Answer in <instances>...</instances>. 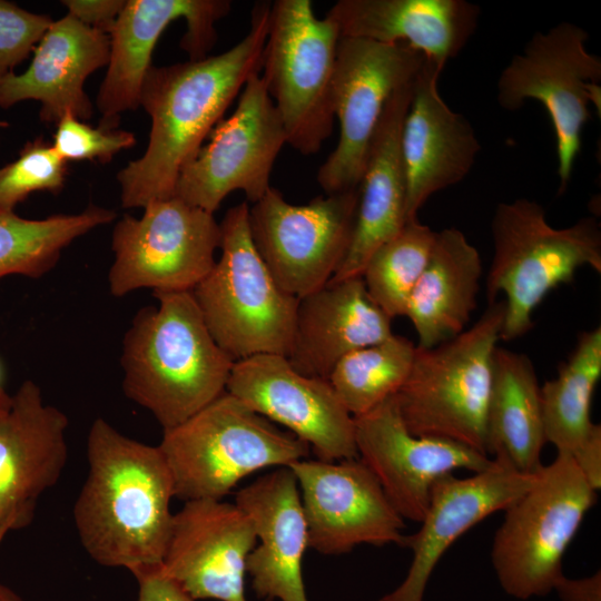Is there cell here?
Instances as JSON below:
<instances>
[{
  "instance_id": "obj_1",
  "label": "cell",
  "mask_w": 601,
  "mask_h": 601,
  "mask_svg": "<svg viewBox=\"0 0 601 601\" xmlns=\"http://www.w3.org/2000/svg\"><path fill=\"white\" fill-rule=\"evenodd\" d=\"M270 1L255 3L248 33L227 51L199 60L151 67L140 105L151 118L145 154L118 173L125 208L145 207L175 197L183 168L248 78L263 62Z\"/></svg>"
},
{
  "instance_id": "obj_2",
  "label": "cell",
  "mask_w": 601,
  "mask_h": 601,
  "mask_svg": "<svg viewBox=\"0 0 601 601\" xmlns=\"http://www.w3.org/2000/svg\"><path fill=\"white\" fill-rule=\"evenodd\" d=\"M87 459L88 474L72 512L86 552L135 578L160 568L175 494L158 445L127 437L97 418L89 430Z\"/></svg>"
},
{
  "instance_id": "obj_3",
  "label": "cell",
  "mask_w": 601,
  "mask_h": 601,
  "mask_svg": "<svg viewBox=\"0 0 601 601\" xmlns=\"http://www.w3.org/2000/svg\"><path fill=\"white\" fill-rule=\"evenodd\" d=\"M124 338V392L171 428L224 392L235 361L210 335L191 292H156Z\"/></svg>"
},
{
  "instance_id": "obj_4",
  "label": "cell",
  "mask_w": 601,
  "mask_h": 601,
  "mask_svg": "<svg viewBox=\"0 0 601 601\" xmlns=\"http://www.w3.org/2000/svg\"><path fill=\"white\" fill-rule=\"evenodd\" d=\"M504 316V300H496L460 335L434 347L416 346L410 374L394 395L412 434L451 440L489 456L493 355Z\"/></svg>"
},
{
  "instance_id": "obj_5",
  "label": "cell",
  "mask_w": 601,
  "mask_h": 601,
  "mask_svg": "<svg viewBox=\"0 0 601 601\" xmlns=\"http://www.w3.org/2000/svg\"><path fill=\"white\" fill-rule=\"evenodd\" d=\"M491 233L494 255L486 297L490 305L499 294L505 295L503 341L531 329L538 305L552 289L571 283L579 268L589 266L601 273V229L593 217L555 228L540 204L518 198L497 205Z\"/></svg>"
},
{
  "instance_id": "obj_6",
  "label": "cell",
  "mask_w": 601,
  "mask_h": 601,
  "mask_svg": "<svg viewBox=\"0 0 601 601\" xmlns=\"http://www.w3.org/2000/svg\"><path fill=\"white\" fill-rule=\"evenodd\" d=\"M169 469L175 497L221 500L244 477L288 466L309 446L224 392L183 423L164 430L158 445Z\"/></svg>"
},
{
  "instance_id": "obj_7",
  "label": "cell",
  "mask_w": 601,
  "mask_h": 601,
  "mask_svg": "<svg viewBox=\"0 0 601 601\" xmlns=\"http://www.w3.org/2000/svg\"><path fill=\"white\" fill-rule=\"evenodd\" d=\"M220 227V258L191 290L217 345L234 361L287 356L298 298L284 292L252 239L249 207L229 208Z\"/></svg>"
},
{
  "instance_id": "obj_8",
  "label": "cell",
  "mask_w": 601,
  "mask_h": 601,
  "mask_svg": "<svg viewBox=\"0 0 601 601\" xmlns=\"http://www.w3.org/2000/svg\"><path fill=\"white\" fill-rule=\"evenodd\" d=\"M597 502L569 454L543 465L529 490L505 510L491 549L504 592L520 600L545 597L563 575L562 560Z\"/></svg>"
},
{
  "instance_id": "obj_9",
  "label": "cell",
  "mask_w": 601,
  "mask_h": 601,
  "mask_svg": "<svg viewBox=\"0 0 601 601\" xmlns=\"http://www.w3.org/2000/svg\"><path fill=\"white\" fill-rule=\"evenodd\" d=\"M337 26L318 19L311 0L272 2L260 76L285 128L287 144L316 154L334 124Z\"/></svg>"
},
{
  "instance_id": "obj_10",
  "label": "cell",
  "mask_w": 601,
  "mask_h": 601,
  "mask_svg": "<svg viewBox=\"0 0 601 601\" xmlns=\"http://www.w3.org/2000/svg\"><path fill=\"white\" fill-rule=\"evenodd\" d=\"M588 39L583 28L568 21L536 31L502 70L496 85L497 104L508 111L528 100L545 108L555 134L559 194L571 179L590 106L600 112L601 59L588 51Z\"/></svg>"
},
{
  "instance_id": "obj_11",
  "label": "cell",
  "mask_w": 601,
  "mask_h": 601,
  "mask_svg": "<svg viewBox=\"0 0 601 601\" xmlns=\"http://www.w3.org/2000/svg\"><path fill=\"white\" fill-rule=\"evenodd\" d=\"M219 245L213 214L176 196L149 203L140 218L125 215L115 225L110 293L121 297L144 287L191 292L214 267Z\"/></svg>"
},
{
  "instance_id": "obj_12",
  "label": "cell",
  "mask_w": 601,
  "mask_h": 601,
  "mask_svg": "<svg viewBox=\"0 0 601 601\" xmlns=\"http://www.w3.org/2000/svg\"><path fill=\"white\" fill-rule=\"evenodd\" d=\"M359 187L289 204L269 187L249 208L253 243L279 287L300 298L328 283L352 242Z\"/></svg>"
},
{
  "instance_id": "obj_13",
  "label": "cell",
  "mask_w": 601,
  "mask_h": 601,
  "mask_svg": "<svg viewBox=\"0 0 601 601\" xmlns=\"http://www.w3.org/2000/svg\"><path fill=\"white\" fill-rule=\"evenodd\" d=\"M425 56L405 43L339 37L333 79L339 140L317 171L326 195L359 187L368 148L390 96L418 73Z\"/></svg>"
},
{
  "instance_id": "obj_14",
  "label": "cell",
  "mask_w": 601,
  "mask_h": 601,
  "mask_svg": "<svg viewBox=\"0 0 601 601\" xmlns=\"http://www.w3.org/2000/svg\"><path fill=\"white\" fill-rule=\"evenodd\" d=\"M208 139L180 171L175 196L210 214L236 190L253 204L258 201L270 187L275 160L287 144L259 72L248 78L235 111L218 121Z\"/></svg>"
},
{
  "instance_id": "obj_15",
  "label": "cell",
  "mask_w": 601,
  "mask_h": 601,
  "mask_svg": "<svg viewBox=\"0 0 601 601\" xmlns=\"http://www.w3.org/2000/svg\"><path fill=\"white\" fill-rule=\"evenodd\" d=\"M288 467L297 480L308 548L333 555L359 544L405 546L404 519L362 460H298Z\"/></svg>"
},
{
  "instance_id": "obj_16",
  "label": "cell",
  "mask_w": 601,
  "mask_h": 601,
  "mask_svg": "<svg viewBox=\"0 0 601 601\" xmlns=\"http://www.w3.org/2000/svg\"><path fill=\"white\" fill-rule=\"evenodd\" d=\"M226 391L287 427L317 460L358 457L354 417L329 381L298 373L286 356L259 354L235 361Z\"/></svg>"
},
{
  "instance_id": "obj_17",
  "label": "cell",
  "mask_w": 601,
  "mask_h": 601,
  "mask_svg": "<svg viewBox=\"0 0 601 601\" xmlns=\"http://www.w3.org/2000/svg\"><path fill=\"white\" fill-rule=\"evenodd\" d=\"M354 421L358 459L376 476L403 519L423 520L432 490L443 476L459 469L482 472L493 463L457 442L412 434L394 395Z\"/></svg>"
},
{
  "instance_id": "obj_18",
  "label": "cell",
  "mask_w": 601,
  "mask_h": 601,
  "mask_svg": "<svg viewBox=\"0 0 601 601\" xmlns=\"http://www.w3.org/2000/svg\"><path fill=\"white\" fill-rule=\"evenodd\" d=\"M226 0H129L110 32V53L97 106L102 115L99 126L114 129L121 112L140 105L151 53L166 27L184 18L187 32L181 48L190 60L206 57L216 40L214 24L228 14Z\"/></svg>"
},
{
  "instance_id": "obj_19",
  "label": "cell",
  "mask_w": 601,
  "mask_h": 601,
  "mask_svg": "<svg viewBox=\"0 0 601 601\" xmlns=\"http://www.w3.org/2000/svg\"><path fill=\"white\" fill-rule=\"evenodd\" d=\"M256 543L252 520L236 504L187 501L174 514L160 570L195 601H247L246 562Z\"/></svg>"
},
{
  "instance_id": "obj_20",
  "label": "cell",
  "mask_w": 601,
  "mask_h": 601,
  "mask_svg": "<svg viewBox=\"0 0 601 601\" xmlns=\"http://www.w3.org/2000/svg\"><path fill=\"white\" fill-rule=\"evenodd\" d=\"M69 422L24 381L0 406V525L19 530L33 519L39 497L59 481L68 460Z\"/></svg>"
},
{
  "instance_id": "obj_21",
  "label": "cell",
  "mask_w": 601,
  "mask_h": 601,
  "mask_svg": "<svg viewBox=\"0 0 601 601\" xmlns=\"http://www.w3.org/2000/svg\"><path fill=\"white\" fill-rule=\"evenodd\" d=\"M535 474L515 470L496 455L490 467L464 479L449 474L431 494L420 530L406 536L413 560L403 582L380 601H423L430 577L446 550L489 515L504 511L532 485Z\"/></svg>"
},
{
  "instance_id": "obj_22",
  "label": "cell",
  "mask_w": 601,
  "mask_h": 601,
  "mask_svg": "<svg viewBox=\"0 0 601 601\" xmlns=\"http://www.w3.org/2000/svg\"><path fill=\"white\" fill-rule=\"evenodd\" d=\"M445 62L425 58L414 81L402 130L406 170V221L435 193L463 180L481 144L469 119L452 110L439 90Z\"/></svg>"
},
{
  "instance_id": "obj_23",
  "label": "cell",
  "mask_w": 601,
  "mask_h": 601,
  "mask_svg": "<svg viewBox=\"0 0 601 601\" xmlns=\"http://www.w3.org/2000/svg\"><path fill=\"white\" fill-rule=\"evenodd\" d=\"M235 504L257 538L246 562L253 591L268 601H307L302 573L307 526L294 472L282 466L260 476L236 493Z\"/></svg>"
},
{
  "instance_id": "obj_24",
  "label": "cell",
  "mask_w": 601,
  "mask_h": 601,
  "mask_svg": "<svg viewBox=\"0 0 601 601\" xmlns=\"http://www.w3.org/2000/svg\"><path fill=\"white\" fill-rule=\"evenodd\" d=\"M109 35L86 26L71 14L52 21L28 69L0 80V107L32 99L41 102L40 118L58 122L66 114L88 119L92 106L83 90L87 77L108 65Z\"/></svg>"
},
{
  "instance_id": "obj_25",
  "label": "cell",
  "mask_w": 601,
  "mask_h": 601,
  "mask_svg": "<svg viewBox=\"0 0 601 601\" xmlns=\"http://www.w3.org/2000/svg\"><path fill=\"white\" fill-rule=\"evenodd\" d=\"M393 335L392 319L370 296L362 276L329 280L298 298L289 364L328 380L345 355Z\"/></svg>"
},
{
  "instance_id": "obj_26",
  "label": "cell",
  "mask_w": 601,
  "mask_h": 601,
  "mask_svg": "<svg viewBox=\"0 0 601 601\" xmlns=\"http://www.w3.org/2000/svg\"><path fill=\"white\" fill-rule=\"evenodd\" d=\"M415 78L398 87L385 105L367 152L352 242L331 280L362 276L373 253L406 223L407 183L402 130Z\"/></svg>"
},
{
  "instance_id": "obj_27",
  "label": "cell",
  "mask_w": 601,
  "mask_h": 601,
  "mask_svg": "<svg viewBox=\"0 0 601 601\" xmlns=\"http://www.w3.org/2000/svg\"><path fill=\"white\" fill-rule=\"evenodd\" d=\"M480 16L466 0H339L325 17L342 37L405 43L446 63L471 39Z\"/></svg>"
},
{
  "instance_id": "obj_28",
  "label": "cell",
  "mask_w": 601,
  "mask_h": 601,
  "mask_svg": "<svg viewBox=\"0 0 601 601\" xmlns=\"http://www.w3.org/2000/svg\"><path fill=\"white\" fill-rule=\"evenodd\" d=\"M482 270L477 249L460 229L436 231L405 312L417 334V347H434L465 331L476 308Z\"/></svg>"
},
{
  "instance_id": "obj_29",
  "label": "cell",
  "mask_w": 601,
  "mask_h": 601,
  "mask_svg": "<svg viewBox=\"0 0 601 601\" xmlns=\"http://www.w3.org/2000/svg\"><path fill=\"white\" fill-rule=\"evenodd\" d=\"M546 443L541 387L531 359L496 347L487 410L489 454L500 455L518 471L534 474Z\"/></svg>"
},
{
  "instance_id": "obj_30",
  "label": "cell",
  "mask_w": 601,
  "mask_h": 601,
  "mask_svg": "<svg viewBox=\"0 0 601 601\" xmlns=\"http://www.w3.org/2000/svg\"><path fill=\"white\" fill-rule=\"evenodd\" d=\"M601 376V327L580 334L569 359L558 376L541 387L546 442L558 453L571 455L587 439L595 423L590 410L594 388Z\"/></svg>"
},
{
  "instance_id": "obj_31",
  "label": "cell",
  "mask_w": 601,
  "mask_h": 601,
  "mask_svg": "<svg viewBox=\"0 0 601 601\" xmlns=\"http://www.w3.org/2000/svg\"><path fill=\"white\" fill-rule=\"evenodd\" d=\"M112 210L89 205L76 215L27 219L0 213V279L8 275L39 278L57 263L76 238L115 218Z\"/></svg>"
},
{
  "instance_id": "obj_32",
  "label": "cell",
  "mask_w": 601,
  "mask_h": 601,
  "mask_svg": "<svg viewBox=\"0 0 601 601\" xmlns=\"http://www.w3.org/2000/svg\"><path fill=\"white\" fill-rule=\"evenodd\" d=\"M416 345L393 334L338 361L328 381L353 417L372 411L395 395L406 381Z\"/></svg>"
},
{
  "instance_id": "obj_33",
  "label": "cell",
  "mask_w": 601,
  "mask_h": 601,
  "mask_svg": "<svg viewBox=\"0 0 601 601\" xmlns=\"http://www.w3.org/2000/svg\"><path fill=\"white\" fill-rule=\"evenodd\" d=\"M436 231L408 220L371 256L362 273L365 287L377 306L391 318L405 316L411 293L430 258Z\"/></svg>"
},
{
  "instance_id": "obj_34",
  "label": "cell",
  "mask_w": 601,
  "mask_h": 601,
  "mask_svg": "<svg viewBox=\"0 0 601 601\" xmlns=\"http://www.w3.org/2000/svg\"><path fill=\"white\" fill-rule=\"evenodd\" d=\"M66 161L41 138L27 142L19 157L0 168V213L13 211L31 193H59Z\"/></svg>"
},
{
  "instance_id": "obj_35",
  "label": "cell",
  "mask_w": 601,
  "mask_h": 601,
  "mask_svg": "<svg viewBox=\"0 0 601 601\" xmlns=\"http://www.w3.org/2000/svg\"><path fill=\"white\" fill-rule=\"evenodd\" d=\"M135 136L125 130L99 126L93 128L71 114L58 122L51 144L60 158L66 160L98 159L108 161L115 154L130 148Z\"/></svg>"
},
{
  "instance_id": "obj_36",
  "label": "cell",
  "mask_w": 601,
  "mask_h": 601,
  "mask_svg": "<svg viewBox=\"0 0 601 601\" xmlns=\"http://www.w3.org/2000/svg\"><path fill=\"white\" fill-rule=\"evenodd\" d=\"M52 20L0 0V80L38 45Z\"/></svg>"
},
{
  "instance_id": "obj_37",
  "label": "cell",
  "mask_w": 601,
  "mask_h": 601,
  "mask_svg": "<svg viewBox=\"0 0 601 601\" xmlns=\"http://www.w3.org/2000/svg\"><path fill=\"white\" fill-rule=\"evenodd\" d=\"M126 1L120 0H67L62 3L68 13L80 22L109 35Z\"/></svg>"
},
{
  "instance_id": "obj_38",
  "label": "cell",
  "mask_w": 601,
  "mask_h": 601,
  "mask_svg": "<svg viewBox=\"0 0 601 601\" xmlns=\"http://www.w3.org/2000/svg\"><path fill=\"white\" fill-rule=\"evenodd\" d=\"M587 483L598 492L601 487V426L594 424L587 439L570 455Z\"/></svg>"
},
{
  "instance_id": "obj_39",
  "label": "cell",
  "mask_w": 601,
  "mask_h": 601,
  "mask_svg": "<svg viewBox=\"0 0 601 601\" xmlns=\"http://www.w3.org/2000/svg\"><path fill=\"white\" fill-rule=\"evenodd\" d=\"M137 601H195L176 582L166 577L160 568L136 578Z\"/></svg>"
},
{
  "instance_id": "obj_40",
  "label": "cell",
  "mask_w": 601,
  "mask_h": 601,
  "mask_svg": "<svg viewBox=\"0 0 601 601\" xmlns=\"http://www.w3.org/2000/svg\"><path fill=\"white\" fill-rule=\"evenodd\" d=\"M554 590L562 601H601V571L580 579L563 574Z\"/></svg>"
},
{
  "instance_id": "obj_41",
  "label": "cell",
  "mask_w": 601,
  "mask_h": 601,
  "mask_svg": "<svg viewBox=\"0 0 601 601\" xmlns=\"http://www.w3.org/2000/svg\"><path fill=\"white\" fill-rule=\"evenodd\" d=\"M0 601H22L11 589L0 582Z\"/></svg>"
},
{
  "instance_id": "obj_42",
  "label": "cell",
  "mask_w": 601,
  "mask_h": 601,
  "mask_svg": "<svg viewBox=\"0 0 601 601\" xmlns=\"http://www.w3.org/2000/svg\"><path fill=\"white\" fill-rule=\"evenodd\" d=\"M2 382V370L0 366V406L4 405L10 400V395L4 391Z\"/></svg>"
},
{
  "instance_id": "obj_43",
  "label": "cell",
  "mask_w": 601,
  "mask_h": 601,
  "mask_svg": "<svg viewBox=\"0 0 601 601\" xmlns=\"http://www.w3.org/2000/svg\"><path fill=\"white\" fill-rule=\"evenodd\" d=\"M8 532L9 530L6 526L0 525V544Z\"/></svg>"
},
{
  "instance_id": "obj_44",
  "label": "cell",
  "mask_w": 601,
  "mask_h": 601,
  "mask_svg": "<svg viewBox=\"0 0 601 601\" xmlns=\"http://www.w3.org/2000/svg\"><path fill=\"white\" fill-rule=\"evenodd\" d=\"M8 127V122L0 119V129Z\"/></svg>"
}]
</instances>
